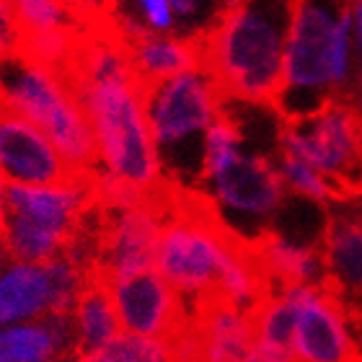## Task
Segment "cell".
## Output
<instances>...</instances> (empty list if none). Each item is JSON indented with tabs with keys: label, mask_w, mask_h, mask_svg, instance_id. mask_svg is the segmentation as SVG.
I'll return each mask as SVG.
<instances>
[{
	"label": "cell",
	"mask_w": 362,
	"mask_h": 362,
	"mask_svg": "<svg viewBox=\"0 0 362 362\" xmlns=\"http://www.w3.org/2000/svg\"><path fill=\"white\" fill-rule=\"evenodd\" d=\"M0 106H3V90H0Z\"/></svg>",
	"instance_id": "obj_29"
},
{
	"label": "cell",
	"mask_w": 362,
	"mask_h": 362,
	"mask_svg": "<svg viewBox=\"0 0 362 362\" xmlns=\"http://www.w3.org/2000/svg\"><path fill=\"white\" fill-rule=\"evenodd\" d=\"M293 362H360V349L347 334L341 298L310 285L298 313Z\"/></svg>",
	"instance_id": "obj_10"
},
{
	"label": "cell",
	"mask_w": 362,
	"mask_h": 362,
	"mask_svg": "<svg viewBox=\"0 0 362 362\" xmlns=\"http://www.w3.org/2000/svg\"><path fill=\"white\" fill-rule=\"evenodd\" d=\"M279 153L316 168L341 199L362 194V117L344 101L334 98L303 119H282Z\"/></svg>",
	"instance_id": "obj_7"
},
{
	"label": "cell",
	"mask_w": 362,
	"mask_h": 362,
	"mask_svg": "<svg viewBox=\"0 0 362 362\" xmlns=\"http://www.w3.org/2000/svg\"><path fill=\"white\" fill-rule=\"evenodd\" d=\"M168 3H171L176 21L189 26L187 37L194 39L202 37L204 31L218 21V16L223 13V3L220 0H168Z\"/></svg>",
	"instance_id": "obj_20"
},
{
	"label": "cell",
	"mask_w": 362,
	"mask_h": 362,
	"mask_svg": "<svg viewBox=\"0 0 362 362\" xmlns=\"http://www.w3.org/2000/svg\"><path fill=\"white\" fill-rule=\"evenodd\" d=\"M52 303L45 262H21L0 279V324L34 316Z\"/></svg>",
	"instance_id": "obj_15"
},
{
	"label": "cell",
	"mask_w": 362,
	"mask_h": 362,
	"mask_svg": "<svg viewBox=\"0 0 362 362\" xmlns=\"http://www.w3.org/2000/svg\"><path fill=\"white\" fill-rule=\"evenodd\" d=\"M349 26H352V47L362 57V0L349 3Z\"/></svg>",
	"instance_id": "obj_24"
},
{
	"label": "cell",
	"mask_w": 362,
	"mask_h": 362,
	"mask_svg": "<svg viewBox=\"0 0 362 362\" xmlns=\"http://www.w3.org/2000/svg\"><path fill=\"white\" fill-rule=\"evenodd\" d=\"M65 76L88 117L98 166L143 189L156 187L163 168L145 114V83L112 13L81 23L78 49Z\"/></svg>",
	"instance_id": "obj_1"
},
{
	"label": "cell",
	"mask_w": 362,
	"mask_h": 362,
	"mask_svg": "<svg viewBox=\"0 0 362 362\" xmlns=\"http://www.w3.org/2000/svg\"><path fill=\"white\" fill-rule=\"evenodd\" d=\"M254 246L279 295L298 285H316L326 272L321 251L293 246L272 230H262L254 238Z\"/></svg>",
	"instance_id": "obj_13"
},
{
	"label": "cell",
	"mask_w": 362,
	"mask_h": 362,
	"mask_svg": "<svg viewBox=\"0 0 362 362\" xmlns=\"http://www.w3.org/2000/svg\"><path fill=\"white\" fill-rule=\"evenodd\" d=\"M6 249L18 262H47L65 251L96 202L93 171L62 184H8Z\"/></svg>",
	"instance_id": "obj_6"
},
{
	"label": "cell",
	"mask_w": 362,
	"mask_h": 362,
	"mask_svg": "<svg viewBox=\"0 0 362 362\" xmlns=\"http://www.w3.org/2000/svg\"><path fill=\"white\" fill-rule=\"evenodd\" d=\"M6 187L8 181L0 176V238L6 233V215H8V207H6Z\"/></svg>",
	"instance_id": "obj_26"
},
{
	"label": "cell",
	"mask_w": 362,
	"mask_h": 362,
	"mask_svg": "<svg viewBox=\"0 0 362 362\" xmlns=\"http://www.w3.org/2000/svg\"><path fill=\"white\" fill-rule=\"evenodd\" d=\"M352 0H295L287 29L282 83L272 109L303 119L334 101L352 68Z\"/></svg>",
	"instance_id": "obj_3"
},
{
	"label": "cell",
	"mask_w": 362,
	"mask_h": 362,
	"mask_svg": "<svg viewBox=\"0 0 362 362\" xmlns=\"http://www.w3.org/2000/svg\"><path fill=\"white\" fill-rule=\"evenodd\" d=\"M357 81H360V88H362V65H360V70H357Z\"/></svg>",
	"instance_id": "obj_28"
},
{
	"label": "cell",
	"mask_w": 362,
	"mask_h": 362,
	"mask_svg": "<svg viewBox=\"0 0 362 362\" xmlns=\"http://www.w3.org/2000/svg\"><path fill=\"white\" fill-rule=\"evenodd\" d=\"M0 362H8V360H3V357H0Z\"/></svg>",
	"instance_id": "obj_30"
},
{
	"label": "cell",
	"mask_w": 362,
	"mask_h": 362,
	"mask_svg": "<svg viewBox=\"0 0 362 362\" xmlns=\"http://www.w3.org/2000/svg\"><path fill=\"white\" fill-rule=\"evenodd\" d=\"M0 90L3 106L34 122L73 171H96V140L88 117L62 70L16 52L0 60Z\"/></svg>",
	"instance_id": "obj_4"
},
{
	"label": "cell",
	"mask_w": 362,
	"mask_h": 362,
	"mask_svg": "<svg viewBox=\"0 0 362 362\" xmlns=\"http://www.w3.org/2000/svg\"><path fill=\"white\" fill-rule=\"evenodd\" d=\"M60 3L62 6H68L81 21H88V18H96V16L112 13V11H109V3H112V0H60Z\"/></svg>",
	"instance_id": "obj_23"
},
{
	"label": "cell",
	"mask_w": 362,
	"mask_h": 362,
	"mask_svg": "<svg viewBox=\"0 0 362 362\" xmlns=\"http://www.w3.org/2000/svg\"><path fill=\"white\" fill-rule=\"evenodd\" d=\"M78 362H168L163 341L140 334H117L101 347L83 352Z\"/></svg>",
	"instance_id": "obj_17"
},
{
	"label": "cell",
	"mask_w": 362,
	"mask_h": 362,
	"mask_svg": "<svg viewBox=\"0 0 362 362\" xmlns=\"http://www.w3.org/2000/svg\"><path fill=\"white\" fill-rule=\"evenodd\" d=\"M129 60L135 65L143 83L163 81L176 73L202 65V45L194 37H171L158 31H143L127 42Z\"/></svg>",
	"instance_id": "obj_12"
},
{
	"label": "cell",
	"mask_w": 362,
	"mask_h": 362,
	"mask_svg": "<svg viewBox=\"0 0 362 362\" xmlns=\"http://www.w3.org/2000/svg\"><path fill=\"white\" fill-rule=\"evenodd\" d=\"M18 47H21V31L16 23L11 0H0V60L16 54Z\"/></svg>",
	"instance_id": "obj_22"
},
{
	"label": "cell",
	"mask_w": 362,
	"mask_h": 362,
	"mask_svg": "<svg viewBox=\"0 0 362 362\" xmlns=\"http://www.w3.org/2000/svg\"><path fill=\"white\" fill-rule=\"evenodd\" d=\"M114 3H132L135 6V18L148 31L168 34L176 26L174 11H171L168 0H114Z\"/></svg>",
	"instance_id": "obj_21"
},
{
	"label": "cell",
	"mask_w": 362,
	"mask_h": 362,
	"mask_svg": "<svg viewBox=\"0 0 362 362\" xmlns=\"http://www.w3.org/2000/svg\"><path fill=\"white\" fill-rule=\"evenodd\" d=\"M228 98L204 65L145 83V114L163 174L181 184L187 171L202 174L204 132Z\"/></svg>",
	"instance_id": "obj_5"
},
{
	"label": "cell",
	"mask_w": 362,
	"mask_h": 362,
	"mask_svg": "<svg viewBox=\"0 0 362 362\" xmlns=\"http://www.w3.org/2000/svg\"><path fill=\"white\" fill-rule=\"evenodd\" d=\"M0 176L8 184H62L81 174L34 122L0 106Z\"/></svg>",
	"instance_id": "obj_9"
},
{
	"label": "cell",
	"mask_w": 362,
	"mask_h": 362,
	"mask_svg": "<svg viewBox=\"0 0 362 362\" xmlns=\"http://www.w3.org/2000/svg\"><path fill=\"white\" fill-rule=\"evenodd\" d=\"M243 362H293V357H279V355H272V352H267V349H262V347H254Z\"/></svg>",
	"instance_id": "obj_25"
},
{
	"label": "cell",
	"mask_w": 362,
	"mask_h": 362,
	"mask_svg": "<svg viewBox=\"0 0 362 362\" xmlns=\"http://www.w3.org/2000/svg\"><path fill=\"white\" fill-rule=\"evenodd\" d=\"M109 293L119 316V326L129 334L168 341L189 318L176 287L156 267L109 279Z\"/></svg>",
	"instance_id": "obj_8"
},
{
	"label": "cell",
	"mask_w": 362,
	"mask_h": 362,
	"mask_svg": "<svg viewBox=\"0 0 362 362\" xmlns=\"http://www.w3.org/2000/svg\"><path fill=\"white\" fill-rule=\"evenodd\" d=\"M204 181L212 184V199L218 204L251 215H269L285 197V179L279 174V166H274L264 156L238 153Z\"/></svg>",
	"instance_id": "obj_11"
},
{
	"label": "cell",
	"mask_w": 362,
	"mask_h": 362,
	"mask_svg": "<svg viewBox=\"0 0 362 362\" xmlns=\"http://www.w3.org/2000/svg\"><path fill=\"white\" fill-rule=\"evenodd\" d=\"M57 349L45 326H23L0 334V357L8 362H47Z\"/></svg>",
	"instance_id": "obj_18"
},
{
	"label": "cell",
	"mask_w": 362,
	"mask_h": 362,
	"mask_svg": "<svg viewBox=\"0 0 362 362\" xmlns=\"http://www.w3.org/2000/svg\"><path fill=\"white\" fill-rule=\"evenodd\" d=\"M220 3H223V11H226V8L238 6V3H243V0H220Z\"/></svg>",
	"instance_id": "obj_27"
},
{
	"label": "cell",
	"mask_w": 362,
	"mask_h": 362,
	"mask_svg": "<svg viewBox=\"0 0 362 362\" xmlns=\"http://www.w3.org/2000/svg\"><path fill=\"white\" fill-rule=\"evenodd\" d=\"M318 251H321L324 267L341 282V298L355 295L360 300L341 303L362 316V228L355 223L337 220L326 228L324 243Z\"/></svg>",
	"instance_id": "obj_14"
},
{
	"label": "cell",
	"mask_w": 362,
	"mask_h": 362,
	"mask_svg": "<svg viewBox=\"0 0 362 362\" xmlns=\"http://www.w3.org/2000/svg\"><path fill=\"white\" fill-rule=\"evenodd\" d=\"M11 8L21 37L81 26V18L68 6H62L60 0H11Z\"/></svg>",
	"instance_id": "obj_16"
},
{
	"label": "cell",
	"mask_w": 362,
	"mask_h": 362,
	"mask_svg": "<svg viewBox=\"0 0 362 362\" xmlns=\"http://www.w3.org/2000/svg\"><path fill=\"white\" fill-rule=\"evenodd\" d=\"M279 174L285 179L290 189H295L298 194L316 199V202H329V199H341L339 192L334 189V184L326 176H321L316 168H310L308 163L279 153Z\"/></svg>",
	"instance_id": "obj_19"
},
{
	"label": "cell",
	"mask_w": 362,
	"mask_h": 362,
	"mask_svg": "<svg viewBox=\"0 0 362 362\" xmlns=\"http://www.w3.org/2000/svg\"><path fill=\"white\" fill-rule=\"evenodd\" d=\"M293 6L295 0H243L226 8L199 37L202 65L226 98L274 104Z\"/></svg>",
	"instance_id": "obj_2"
}]
</instances>
